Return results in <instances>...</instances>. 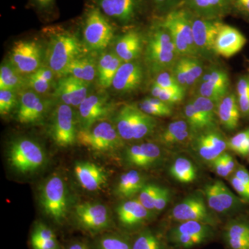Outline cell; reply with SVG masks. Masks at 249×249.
I'll return each mask as SVG.
<instances>
[{"label": "cell", "instance_id": "cell-35", "mask_svg": "<svg viewBox=\"0 0 249 249\" xmlns=\"http://www.w3.org/2000/svg\"><path fill=\"white\" fill-rule=\"evenodd\" d=\"M197 110L204 118L209 129L215 128L217 111L213 101L203 96H196L193 101Z\"/></svg>", "mask_w": 249, "mask_h": 249}, {"label": "cell", "instance_id": "cell-40", "mask_svg": "<svg viewBox=\"0 0 249 249\" xmlns=\"http://www.w3.org/2000/svg\"><path fill=\"white\" fill-rule=\"evenodd\" d=\"M18 103V93L11 90L0 89V114L6 116L16 110Z\"/></svg>", "mask_w": 249, "mask_h": 249}, {"label": "cell", "instance_id": "cell-47", "mask_svg": "<svg viewBox=\"0 0 249 249\" xmlns=\"http://www.w3.org/2000/svg\"><path fill=\"white\" fill-rule=\"evenodd\" d=\"M199 93V96L209 98L214 103H219V101L227 95L228 91L211 84L209 82H203L201 83Z\"/></svg>", "mask_w": 249, "mask_h": 249}, {"label": "cell", "instance_id": "cell-60", "mask_svg": "<svg viewBox=\"0 0 249 249\" xmlns=\"http://www.w3.org/2000/svg\"><path fill=\"white\" fill-rule=\"evenodd\" d=\"M232 1L240 11L249 14V0H232Z\"/></svg>", "mask_w": 249, "mask_h": 249}, {"label": "cell", "instance_id": "cell-57", "mask_svg": "<svg viewBox=\"0 0 249 249\" xmlns=\"http://www.w3.org/2000/svg\"><path fill=\"white\" fill-rule=\"evenodd\" d=\"M234 175L249 188V172L243 165L237 167Z\"/></svg>", "mask_w": 249, "mask_h": 249}, {"label": "cell", "instance_id": "cell-28", "mask_svg": "<svg viewBox=\"0 0 249 249\" xmlns=\"http://www.w3.org/2000/svg\"><path fill=\"white\" fill-rule=\"evenodd\" d=\"M64 76L76 77L91 83L97 77V61L89 55H80L68 65Z\"/></svg>", "mask_w": 249, "mask_h": 249}, {"label": "cell", "instance_id": "cell-21", "mask_svg": "<svg viewBox=\"0 0 249 249\" xmlns=\"http://www.w3.org/2000/svg\"><path fill=\"white\" fill-rule=\"evenodd\" d=\"M152 213L138 199L124 201L116 209L119 222L123 227L128 229L142 225L151 218Z\"/></svg>", "mask_w": 249, "mask_h": 249}, {"label": "cell", "instance_id": "cell-17", "mask_svg": "<svg viewBox=\"0 0 249 249\" xmlns=\"http://www.w3.org/2000/svg\"><path fill=\"white\" fill-rule=\"evenodd\" d=\"M162 156L161 149L158 145L145 142L127 147L124 152V161L128 166L147 169L158 164Z\"/></svg>", "mask_w": 249, "mask_h": 249}, {"label": "cell", "instance_id": "cell-62", "mask_svg": "<svg viewBox=\"0 0 249 249\" xmlns=\"http://www.w3.org/2000/svg\"><path fill=\"white\" fill-rule=\"evenodd\" d=\"M163 88L154 82L151 87V95L152 97L159 98Z\"/></svg>", "mask_w": 249, "mask_h": 249}, {"label": "cell", "instance_id": "cell-7", "mask_svg": "<svg viewBox=\"0 0 249 249\" xmlns=\"http://www.w3.org/2000/svg\"><path fill=\"white\" fill-rule=\"evenodd\" d=\"M78 128L76 114L73 107L58 103L49 121V134L58 147H71L77 143Z\"/></svg>", "mask_w": 249, "mask_h": 249}, {"label": "cell", "instance_id": "cell-34", "mask_svg": "<svg viewBox=\"0 0 249 249\" xmlns=\"http://www.w3.org/2000/svg\"><path fill=\"white\" fill-rule=\"evenodd\" d=\"M211 226L196 221H186L174 228L170 235H186L200 237L207 240L212 233Z\"/></svg>", "mask_w": 249, "mask_h": 249}, {"label": "cell", "instance_id": "cell-15", "mask_svg": "<svg viewBox=\"0 0 249 249\" xmlns=\"http://www.w3.org/2000/svg\"><path fill=\"white\" fill-rule=\"evenodd\" d=\"M192 29L196 52L209 53L214 51V42L222 26L217 19H209L191 14Z\"/></svg>", "mask_w": 249, "mask_h": 249}, {"label": "cell", "instance_id": "cell-61", "mask_svg": "<svg viewBox=\"0 0 249 249\" xmlns=\"http://www.w3.org/2000/svg\"><path fill=\"white\" fill-rule=\"evenodd\" d=\"M67 249H89V248L85 242L77 241L69 246Z\"/></svg>", "mask_w": 249, "mask_h": 249}, {"label": "cell", "instance_id": "cell-2", "mask_svg": "<svg viewBox=\"0 0 249 249\" xmlns=\"http://www.w3.org/2000/svg\"><path fill=\"white\" fill-rule=\"evenodd\" d=\"M6 157L10 168L22 175L37 173L47 162L43 147L27 137H19L10 142Z\"/></svg>", "mask_w": 249, "mask_h": 249}, {"label": "cell", "instance_id": "cell-6", "mask_svg": "<svg viewBox=\"0 0 249 249\" xmlns=\"http://www.w3.org/2000/svg\"><path fill=\"white\" fill-rule=\"evenodd\" d=\"M124 141L119 135L114 124L106 120L93 124L85 130H79L77 142L91 151L107 154L119 150Z\"/></svg>", "mask_w": 249, "mask_h": 249}, {"label": "cell", "instance_id": "cell-8", "mask_svg": "<svg viewBox=\"0 0 249 249\" xmlns=\"http://www.w3.org/2000/svg\"><path fill=\"white\" fill-rule=\"evenodd\" d=\"M114 30L98 9L90 10L83 27V45L92 52H104L114 38Z\"/></svg>", "mask_w": 249, "mask_h": 249}, {"label": "cell", "instance_id": "cell-29", "mask_svg": "<svg viewBox=\"0 0 249 249\" xmlns=\"http://www.w3.org/2000/svg\"><path fill=\"white\" fill-rule=\"evenodd\" d=\"M145 178L137 170L123 174L115 187V194L124 199H129L139 194L145 185Z\"/></svg>", "mask_w": 249, "mask_h": 249}, {"label": "cell", "instance_id": "cell-37", "mask_svg": "<svg viewBox=\"0 0 249 249\" xmlns=\"http://www.w3.org/2000/svg\"><path fill=\"white\" fill-rule=\"evenodd\" d=\"M184 114L190 128L195 134L209 129V126L193 102L188 103L184 108Z\"/></svg>", "mask_w": 249, "mask_h": 249}, {"label": "cell", "instance_id": "cell-38", "mask_svg": "<svg viewBox=\"0 0 249 249\" xmlns=\"http://www.w3.org/2000/svg\"><path fill=\"white\" fill-rule=\"evenodd\" d=\"M187 74V86H192L202 77L204 70L199 60L192 56H181Z\"/></svg>", "mask_w": 249, "mask_h": 249}, {"label": "cell", "instance_id": "cell-63", "mask_svg": "<svg viewBox=\"0 0 249 249\" xmlns=\"http://www.w3.org/2000/svg\"><path fill=\"white\" fill-rule=\"evenodd\" d=\"M37 6H40L42 9H47L52 6L54 0H34Z\"/></svg>", "mask_w": 249, "mask_h": 249}, {"label": "cell", "instance_id": "cell-48", "mask_svg": "<svg viewBox=\"0 0 249 249\" xmlns=\"http://www.w3.org/2000/svg\"><path fill=\"white\" fill-rule=\"evenodd\" d=\"M155 83L161 87L163 89L173 90V91L184 92L183 87L178 84V81L173 76V73L163 71L158 73Z\"/></svg>", "mask_w": 249, "mask_h": 249}, {"label": "cell", "instance_id": "cell-20", "mask_svg": "<svg viewBox=\"0 0 249 249\" xmlns=\"http://www.w3.org/2000/svg\"><path fill=\"white\" fill-rule=\"evenodd\" d=\"M246 43L247 39L240 31L222 24L214 42V52L224 58H231L240 52Z\"/></svg>", "mask_w": 249, "mask_h": 249}, {"label": "cell", "instance_id": "cell-16", "mask_svg": "<svg viewBox=\"0 0 249 249\" xmlns=\"http://www.w3.org/2000/svg\"><path fill=\"white\" fill-rule=\"evenodd\" d=\"M227 142L219 131L215 128L209 129L195 136L193 147L203 160L211 163L225 152Z\"/></svg>", "mask_w": 249, "mask_h": 249}, {"label": "cell", "instance_id": "cell-54", "mask_svg": "<svg viewBox=\"0 0 249 249\" xmlns=\"http://www.w3.org/2000/svg\"><path fill=\"white\" fill-rule=\"evenodd\" d=\"M231 184L232 185V188L237 192L239 195L245 200L249 202V188L248 187L244 184L239 178H236L235 175H232L229 178Z\"/></svg>", "mask_w": 249, "mask_h": 249}, {"label": "cell", "instance_id": "cell-49", "mask_svg": "<svg viewBox=\"0 0 249 249\" xmlns=\"http://www.w3.org/2000/svg\"><path fill=\"white\" fill-rule=\"evenodd\" d=\"M138 106L145 114L153 116V117H155V116H157V117H166V116H170L173 114L171 107H160L157 105L152 104V103L149 102L145 98L139 103Z\"/></svg>", "mask_w": 249, "mask_h": 249}, {"label": "cell", "instance_id": "cell-30", "mask_svg": "<svg viewBox=\"0 0 249 249\" xmlns=\"http://www.w3.org/2000/svg\"><path fill=\"white\" fill-rule=\"evenodd\" d=\"M27 89V76L22 74L9 61L0 67V89L20 92Z\"/></svg>", "mask_w": 249, "mask_h": 249}, {"label": "cell", "instance_id": "cell-56", "mask_svg": "<svg viewBox=\"0 0 249 249\" xmlns=\"http://www.w3.org/2000/svg\"><path fill=\"white\" fill-rule=\"evenodd\" d=\"M221 155L218 157L217 159H215V160H213L212 162H211V166L213 167V169L214 173L217 174L218 176L225 178L229 177L231 174L228 171L227 167L224 164V160H223L222 156Z\"/></svg>", "mask_w": 249, "mask_h": 249}, {"label": "cell", "instance_id": "cell-14", "mask_svg": "<svg viewBox=\"0 0 249 249\" xmlns=\"http://www.w3.org/2000/svg\"><path fill=\"white\" fill-rule=\"evenodd\" d=\"M172 217L178 222L196 221L215 225L216 221L209 212L206 203L199 195H193L177 204L172 210Z\"/></svg>", "mask_w": 249, "mask_h": 249}, {"label": "cell", "instance_id": "cell-39", "mask_svg": "<svg viewBox=\"0 0 249 249\" xmlns=\"http://www.w3.org/2000/svg\"><path fill=\"white\" fill-rule=\"evenodd\" d=\"M237 91L241 114L249 117V76L241 77L237 83Z\"/></svg>", "mask_w": 249, "mask_h": 249}, {"label": "cell", "instance_id": "cell-31", "mask_svg": "<svg viewBox=\"0 0 249 249\" xmlns=\"http://www.w3.org/2000/svg\"><path fill=\"white\" fill-rule=\"evenodd\" d=\"M55 73L48 67L42 66L27 76V89L32 90L39 94H45L52 89Z\"/></svg>", "mask_w": 249, "mask_h": 249}, {"label": "cell", "instance_id": "cell-4", "mask_svg": "<svg viewBox=\"0 0 249 249\" xmlns=\"http://www.w3.org/2000/svg\"><path fill=\"white\" fill-rule=\"evenodd\" d=\"M114 124L124 141H138L148 137L157 127L153 116L134 105H124L114 114Z\"/></svg>", "mask_w": 249, "mask_h": 249}, {"label": "cell", "instance_id": "cell-32", "mask_svg": "<svg viewBox=\"0 0 249 249\" xmlns=\"http://www.w3.org/2000/svg\"><path fill=\"white\" fill-rule=\"evenodd\" d=\"M33 249H59L56 236L50 228L42 223H37L31 235Z\"/></svg>", "mask_w": 249, "mask_h": 249}, {"label": "cell", "instance_id": "cell-12", "mask_svg": "<svg viewBox=\"0 0 249 249\" xmlns=\"http://www.w3.org/2000/svg\"><path fill=\"white\" fill-rule=\"evenodd\" d=\"M44 53L42 47L34 40L16 42L9 53V62L19 73L28 76L42 66Z\"/></svg>", "mask_w": 249, "mask_h": 249}, {"label": "cell", "instance_id": "cell-18", "mask_svg": "<svg viewBox=\"0 0 249 249\" xmlns=\"http://www.w3.org/2000/svg\"><path fill=\"white\" fill-rule=\"evenodd\" d=\"M73 173L80 186L89 192L102 190L107 184L109 177L103 167L89 161L76 162Z\"/></svg>", "mask_w": 249, "mask_h": 249}, {"label": "cell", "instance_id": "cell-10", "mask_svg": "<svg viewBox=\"0 0 249 249\" xmlns=\"http://www.w3.org/2000/svg\"><path fill=\"white\" fill-rule=\"evenodd\" d=\"M52 102L39 93L26 89L18 93V103L15 110V119L24 124H38L45 119Z\"/></svg>", "mask_w": 249, "mask_h": 249}, {"label": "cell", "instance_id": "cell-55", "mask_svg": "<svg viewBox=\"0 0 249 249\" xmlns=\"http://www.w3.org/2000/svg\"><path fill=\"white\" fill-rule=\"evenodd\" d=\"M226 239L232 249H249V237H232Z\"/></svg>", "mask_w": 249, "mask_h": 249}, {"label": "cell", "instance_id": "cell-22", "mask_svg": "<svg viewBox=\"0 0 249 249\" xmlns=\"http://www.w3.org/2000/svg\"><path fill=\"white\" fill-rule=\"evenodd\" d=\"M103 14L119 22H132L137 16L140 0H98Z\"/></svg>", "mask_w": 249, "mask_h": 249}, {"label": "cell", "instance_id": "cell-45", "mask_svg": "<svg viewBox=\"0 0 249 249\" xmlns=\"http://www.w3.org/2000/svg\"><path fill=\"white\" fill-rule=\"evenodd\" d=\"M191 128H190L189 124L186 121L178 120L173 121V123L168 124V127L164 129L163 133L160 134V142L165 144V145H168V142L173 137Z\"/></svg>", "mask_w": 249, "mask_h": 249}, {"label": "cell", "instance_id": "cell-43", "mask_svg": "<svg viewBox=\"0 0 249 249\" xmlns=\"http://www.w3.org/2000/svg\"><path fill=\"white\" fill-rule=\"evenodd\" d=\"M209 82L221 89L228 91L229 86V78L227 72L219 69H214L208 71L201 77V83Z\"/></svg>", "mask_w": 249, "mask_h": 249}, {"label": "cell", "instance_id": "cell-36", "mask_svg": "<svg viewBox=\"0 0 249 249\" xmlns=\"http://www.w3.org/2000/svg\"><path fill=\"white\" fill-rule=\"evenodd\" d=\"M216 192L227 213L235 212L242 207V203L222 181H214Z\"/></svg>", "mask_w": 249, "mask_h": 249}, {"label": "cell", "instance_id": "cell-44", "mask_svg": "<svg viewBox=\"0 0 249 249\" xmlns=\"http://www.w3.org/2000/svg\"><path fill=\"white\" fill-rule=\"evenodd\" d=\"M98 249H132V245L124 237L117 235L103 236L98 242Z\"/></svg>", "mask_w": 249, "mask_h": 249}, {"label": "cell", "instance_id": "cell-27", "mask_svg": "<svg viewBox=\"0 0 249 249\" xmlns=\"http://www.w3.org/2000/svg\"><path fill=\"white\" fill-rule=\"evenodd\" d=\"M217 111L218 118L224 128L232 131L238 127L241 111L235 95H226L219 101Z\"/></svg>", "mask_w": 249, "mask_h": 249}, {"label": "cell", "instance_id": "cell-33", "mask_svg": "<svg viewBox=\"0 0 249 249\" xmlns=\"http://www.w3.org/2000/svg\"><path fill=\"white\" fill-rule=\"evenodd\" d=\"M170 173L175 180L182 183L193 182L196 178V170L194 164L186 158L179 157L170 167Z\"/></svg>", "mask_w": 249, "mask_h": 249}, {"label": "cell", "instance_id": "cell-24", "mask_svg": "<svg viewBox=\"0 0 249 249\" xmlns=\"http://www.w3.org/2000/svg\"><path fill=\"white\" fill-rule=\"evenodd\" d=\"M143 48V40L140 33L129 31L117 39L114 53L124 62L137 60Z\"/></svg>", "mask_w": 249, "mask_h": 249}, {"label": "cell", "instance_id": "cell-1", "mask_svg": "<svg viewBox=\"0 0 249 249\" xmlns=\"http://www.w3.org/2000/svg\"><path fill=\"white\" fill-rule=\"evenodd\" d=\"M178 54L168 31L160 24L152 28L145 41L144 59L153 73L165 71L175 65Z\"/></svg>", "mask_w": 249, "mask_h": 249}, {"label": "cell", "instance_id": "cell-58", "mask_svg": "<svg viewBox=\"0 0 249 249\" xmlns=\"http://www.w3.org/2000/svg\"><path fill=\"white\" fill-rule=\"evenodd\" d=\"M221 156H222L223 160H224V164H225L226 167H227L228 171L229 172V173L232 174V173H234L237 167H236L235 161L233 157H232L230 154L226 152H224V153H223Z\"/></svg>", "mask_w": 249, "mask_h": 249}, {"label": "cell", "instance_id": "cell-52", "mask_svg": "<svg viewBox=\"0 0 249 249\" xmlns=\"http://www.w3.org/2000/svg\"><path fill=\"white\" fill-rule=\"evenodd\" d=\"M170 193L169 189L164 187H160L155 202L154 212L160 213L166 207L170 200Z\"/></svg>", "mask_w": 249, "mask_h": 249}, {"label": "cell", "instance_id": "cell-26", "mask_svg": "<svg viewBox=\"0 0 249 249\" xmlns=\"http://www.w3.org/2000/svg\"><path fill=\"white\" fill-rule=\"evenodd\" d=\"M232 0H186L188 7L196 16L217 19L225 14Z\"/></svg>", "mask_w": 249, "mask_h": 249}, {"label": "cell", "instance_id": "cell-46", "mask_svg": "<svg viewBox=\"0 0 249 249\" xmlns=\"http://www.w3.org/2000/svg\"><path fill=\"white\" fill-rule=\"evenodd\" d=\"M205 196L207 201L208 206L210 209H212L214 212L219 214H227L225 208L224 207L220 199L216 192L214 183H209L206 185L204 188Z\"/></svg>", "mask_w": 249, "mask_h": 249}, {"label": "cell", "instance_id": "cell-50", "mask_svg": "<svg viewBox=\"0 0 249 249\" xmlns=\"http://www.w3.org/2000/svg\"><path fill=\"white\" fill-rule=\"evenodd\" d=\"M249 237V224L235 221L228 225L226 237Z\"/></svg>", "mask_w": 249, "mask_h": 249}, {"label": "cell", "instance_id": "cell-64", "mask_svg": "<svg viewBox=\"0 0 249 249\" xmlns=\"http://www.w3.org/2000/svg\"></svg>", "mask_w": 249, "mask_h": 249}, {"label": "cell", "instance_id": "cell-13", "mask_svg": "<svg viewBox=\"0 0 249 249\" xmlns=\"http://www.w3.org/2000/svg\"><path fill=\"white\" fill-rule=\"evenodd\" d=\"M89 89L88 82L71 76H61L54 86L53 97L58 103L78 108L89 96Z\"/></svg>", "mask_w": 249, "mask_h": 249}, {"label": "cell", "instance_id": "cell-53", "mask_svg": "<svg viewBox=\"0 0 249 249\" xmlns=\"http://www.w3.org/2000/svg\"><path fill=\"white\" fill-rule=\"evenodd\" d=\"M183 96L184 92L163 89L158 98L167 104L171 105L181 102L183 99Z\"/></svg>", "mask_w": 249, "mask_h": 249}, {"label": "cell", "instance_id": "cell-59", "mask_svg": "<svg viewBox=\"0 0 249 249\" xmlns=\"http://www.w3.org/2000/svg\"><path fill=\"white\" fill-rule=\"evenodd\" d=\"M160 9H168L174 7L180 0H153Z\"/></svg>", "mask_w": 249, "mask_h": 249}, {"label": "cell", "instance_id": "cell-42", "mask_svg": "<svg viewBox=\"0 0 249 249\" xmlns=\"http://www.w3.org/2000/svg\"><path fill=\"white\" fill-rule=\"evenodd\" d=\"M160 187L154 183H148V184H145L139 193L137 199L147 210L152 213H154V210H155L156 198L160 191Z\"/></svg>", "mask_w": 249, "mask_h": 249}, {"label": "cell", "instance_id": "cell-19", "mask_svg": "<svg viewBox=\"0 0 249 249\" xmlns=\"http://www.w3.org/2000/svg\"><path fill=\"white\" fill-rule=\"evenodd\" d=\"M144 78V70L140 62H123L113 80V89L119 93L132 92L142 85Z\"/></svg>", "mask_w": 249, "mask_h": 249}, {"label": "cell", "instance_id": "cell-41", "mask_svg": "<svg viewBox=\"0 0 249 249\" xmlns=\"http://www.w3.org/2000/svg\"><path fill=\"white\" fill-rule=\"evenodd\" d=\"M132 249H161L160 241L150 231L141 232L132 244Z\"/></svg>", "mask_w": 249, "mask_h": 249}, {"label": "cell", "instance_id": "cell-11", "mask_svg": "<svg viewBox=\"0 0 249 249\" xmlns=\"http://www.w3.org/2000/svg\"><path fill=\"white\" fill-rule=\"evenodd\" d=\"M73 217L78 227L91 233L103 231L111 226L109 210L101 203L77 204L73 210Z\"/></svg>", "mask_w": 249, "mask_h": 249}, {"label": "cell", "instance_id": "cell-9", "mask_svg": "<svg viewBox=\"0 0 249 249\" xmlns=\"http://www.w3.org/2000/svg\"><path fill=\"white\" fill-rule=\"evenodd\" d=\"M115 104L104 91L89 93L78 107L76 116L79 130H85L112 115Z\"/></svg>", "mask_w": 249, "mask_h": 249}, {"label": "cell", "instance_id": "cell-5", "mask_svg": "<svg viewBox=\"0 0 249 249\" xmlns=\"http://www.w3.org/2000/svg\"><path fill=\"white\" fill-rule=\"evenodd\" d=\"M39 201L47 217L57 224L65 222L68 214L70 201L66 183L58 174L51 175L42 183Z\"/></svg>", "mask_w": 249, "mask_h": 249}, {"label": "cell", "instance_id": "cell-23", "mask_svg": "<svg viewBox=\"0 0 249 249\" xmlns=\"http://www.w3.org/2000/svg\"><path fill=\"white\" fill-rule=\"evenodd\" d=\"M160 24L165 29H173L178 31L184 37L193 54L197 53L193 39L191 13L185 10L171 11Z\"/></svg>", "mask_w": 249, "mask_h": 249}, {"label": "cell", "instance_id": "cell-25", "mask_svg": "<svg viewBox=\"0 0 249 249\" xmlns=\"http://www.w3.org/2000/svg\"><path fill=\"white\" fill-rule=\"evenodd\" d=\"M123 61L114 52H103L97 60L98 85L103 89H107L112 85L113 80Z\"/></svg>", "mask_w": 249, "mask_h": 249}, {"label": "cell", "instance_id": "cell-51", "mask_svg": "<svg viewBox=\"0 0 249 249\" xmlns=\"http://www.w3.org/2000/svg\"><path fill=\"white\" fill-rule=\"evenodd\" d=\"M249 138V127L244 129L242 132H239L235 136L229 139L227 142V147L229 150L237 153L239 149L247 139Z\"/></svg>", "mask_w": 249, "mask_h": 249}, {"label": "cell", "instance_id": "cell-3", "mask_svg": "<svg viewBox=\"0 0 249 249\" xmlns=\"http://www.w3.org/2000/svg\"><path fill=\"white\" fill-rule=\"evenodd\" d=\"M84 45L75 34L61 31L51 37L45 54L47 67L56 76H62L68 65L83 55Z\"/></svg>", "mask_w": 249, "mask_h": 249}]
</instances>
